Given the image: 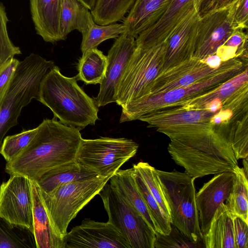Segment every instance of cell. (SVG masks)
I'll list each match as a JSON object with an SVG mask.
<instances>
[{"label": "cell", "instance_id": "obj_1", "mask_svg": "<svg viewBox=\"0 0 248 248\" xmlns=\"http://www.w3.org/2000/svg\"><path fill=\"white\" fill-rule=\"evenodd\" d=\"M156 130L170 139L168 151L172 160L195 179L233 172L238 166L232 147V137L217 130L211 123Z\"/></svg>", "mask_w": 248, "mask_h": 248}, {"label": "cell", "instance_id": "obj_2", "mask_svg": "<svg viewBox=\"0 0 248 248\" xmlns=\"http://www.w3.org/2000/svg\"><path fill=\"white\" fill-rule=\"evenodd\" d=\"M29 145L7 162L5 171L36 181L47 171L75 160L82 137L78 128L65 125L54 116L45 119Z\"/></svg>", "mask_w": 248, "mask_h": 248}, {"label": "cell", "instance_id": "obj_3", "mask_svg": "<svg viewBox=\"0 0 248 248\" xmlns=\"http://www.w3.org/2000/svg\"><path fill=\"white\" fill-rule=\"evenodd\" d=\"M76 77L63 75L55 65L42 78L37 99L52 111L62 124L83 129L94 125L98 108L94 99L78 84Z\"/></svg>", "mask_w": 248, "mask_h": 248}, {"label": "cell", "instance_id": "obj_4", "mask_svg": "<svg viewBox=\"0 0 248 248\" xmlns=\"http://www.w3.org/2000/svg\"><path fill=\"white\" fill-rule=\"evenodd\" d=\"M54 66L53 61L34 53L19 62L0 103V149L5 134L17 124L22 109L37 99L42 78Z\"/></svg>", "mask_w": 248, "mask_h": 248}, {"label": "cell", "instance_id": "obj_5", "mask_svg": "<svg viewBox=\"0 0 248 248\" xmlns=\"http://www.w3.org/2000/svg\"><path fill=\"white\" fill-rule=\"evenodd\" d=\"M158 178L167 202L171 223L193 242H203L194 186L195 179L185 172L157 170Z\"/></svg>", "mask_w": 248, "mask_h": 248}, {"label": "cell", "instance_id": "obj_6", "mask_svg": "<svg viewBox=\"0 0 248 248\" xmlns=\"http://www.w3.org/2000/svg\"><path fill=\"white\" fill-rule=\"evenodd\" d=\"M166 50V40L150 47L136 46L118 88L117 105L122 108L150 94L155 79L163 70Z\"/></svg>", "mask_w": 248, "mask_h": 248}, {"label": "cell", "instance_id": "obj_7", "mask_svg": "<svg viewBox=\"0 0 248 248\" xmlns=\"http://www.w3.org/2000/svg\"><path fill=\"white\" fill-rule=\"evenodd\" d=\"M111 177L93 178L62 185L51 192H41L52 224L62 236L78 213L103 188Z\"/></svg>", "mask_w": 248, "mask_h": 248}, {"label": "cell", "instance_id": "obj_8", "mask_svg": "<svg viewBox=\"0 0 248 248\" xmlns=\"http://www.w3.org/2000/svg\"><path fill=\"white\" fill-rule=\"evenodd\" d=\"M248 66L240 60L231 67L189 86L167 92L150 95L132 102L122 108L120 122L139 120L150 112L177 107L181 103L208 92L238 74Z\"/></svg>", "mask_w": 248, "mask_h": 248}, {"label": "cell", "instance_id": "obj_9", "mask_svg": "<svg viewBox=\"0 0 248 248\" xmlns=\"http://www.w3.org/2000/svg\"><path fill=\"white\" fill-rule=\"evenodd\" d=\"M112 224L130 248H154L155 231L144 217L113 188L106 184L98 194Z\"/></svg>", "mask_w": 248, "mask_h": 248}, {"label": "cell", "instance_id": "obj_10", "mask_svg": "<svg viewBox=\"0 0 248 248\" xmlns=\"http://www.w3.org/2000/svg\"><path fill=\"white\" fill-rule=\"evenodd\" d=\"M139 144L124 138L82 139L75 160L103 177H111L136 154Z\"/></svg>", "mask_w": 248, "mask_h": 248}, {"label": "cell", "instance_id": "obj_11", "mask_svg": "<svg viewBox=\"0 0 248 248\" xmlns=\"http://www.w3.org/2000/svg\"><path fill=\"white\" fill-rule=\"evenodd\" d=\"M31 180L20 175H10L0 186V217L33 233Z\"/></svg>", "mask_w": 248, "mask_h": 248}, {"label": "cell", "instance_id": "obj_12", "mask_svg": "<svg viewBox=\"0 0 248 248\" xmlns=\"http://www.w3.org/2000/svg\"><path fill=\"white\" fill-rule=\"evenodd\" d=\"M237 0L200 17L193 57L202 60L215 54L232 33L238 29L234 19Z\"/></svg>", "mask_w": 248, "mask_h": 248}, {"label": "cell", "instance_id": "obj_13", "mask_svg": "<svg viewBox=\"0 0 248 248\" xmlns=\"http://www.w3.org/2000/svg\"><path fill=\"white\" fill-rule=\"evenodd\" d=\"M240 60L232 58L222 62L218 67H212L193 56L162 71L155 79L149 95L197 83L231 67Z\"/></svg>", "mask_w": 248, "mask_h": 248}, {"label": "cell", "instance_id": "obj_14", "mask_svg": "<svg viewBox=\"0 0 248 248\" xmlns=\"http://www.w3.org/2000/svg\"><path fill=\"white\" fill-rule=\"evenodd\" d=\"M136 47V38L124 32L117 37L109 50L105 77L100 84L97 96L94 98L98 108L116 103L120 82Z\"/></svg>", "mask_w": 248, "mask_h": 248}, {"label": "cell", "instance_id": "obj_15", "mask_svg": "<svg viewBox=\"0 0 248 248\" xmlns=\"http://www.w3.org/2000/svg\"><path fill=\"white\" fill-rule=\"evenodd\" d=\"M64 248H130L120 232L110 222L85 218L63 236Z\"/></svg>", "mask_w": 248, "mask_h": 248}, {"label": "cell", "instance_id": "obj_16", "mask_svg": "<svg viewBox=\"0 0 248 248\" xmlns=\"http://www.w3.org/2000/svg\"><path fill=\"white\" fill-rule=\"evenodd\" d=\"M196 194L200 229L203 235L208 231L219 206L225 203L232 192L235 174L232 171L218 173Z\"/></svg>", "mask_w": 248, "mask_h": 248}, {"label": "cell", "instance_id": "obj_17", "mask_svg": "<svg viewBox=\"0 0 248 248\" xmlns=\"http://www.w3.org/2000/svg\"><path fill=\"white\" fill-rule=\"evenodd\" d=\"M200 18L195 7L166 40L167 50L163 71L193 56Z\"/></svg>", "mask_w": 248, "mask_h": 248}, {"label": "cell", "instance_id": "obj_18", "mask_svg": "<svg viewBox=\"0 0 248 248\" xmlns=\"http://www.w3.org/2000/svg\"><path fill=\"white\" fill-rule=\"evenodd\" d=\"M195 7V0H173L161 17L139 34L136 46L150 47L165 41Z\"/></svg>", "mask_w": 248, "mask_h": 248}, {"label": "cell", "instance_id": "obj_19", "mask_svg": "<svg viewBox=\"0 0 248 248\" xmlns=\"http://www.w3.org/2000/svg\"><path fill=\"white\" fill-rule=\"evenodd\" d=\"M215 113L208 109L173 107L152 111L140 117L139 120L147 123L149 127L157 129L192 124L211 123V117Z\"/></svg>", "mask_w": 248, "mask_h": 248}, {"label": "cell", "instance_id": "obj_20", "mask_svg": "<svg viewBox=\"0 0 248 248\" xmlns=\"http://www.w3.org/2000/svg\"><path fill=\"white\" fill-rule=\"evenodd\" d=\"M62 0H30L31 18L37 34L46 42L62 40L60 16Z\"/></svg>", "mask_w": 248, "mask_h": 248}, {"label": "cell", "instance_id": "obj_21", "mask_svg": "<svg viewBox=\"0 0 248 248\" xmlns=\"http://www.w3.org/2000/svg\"><path fill=\"white\" fill-rule=\"evenodd\" d=\"M31 184L33 235L36 248H64L63 237L56 231L52 224L38 184L34 180H31Z\"/></svg>", "mask_w": 248, "mask_h": 248}, {"label": "cell", "instance_id": "obj_22", "mask_svg": "<svg viewBox=\"0 0 248 248\" xmlns=\"http://www.w3.org/2000/svg\"><path fill=\"white\" fill-rule=\"evenodd\" d=\"M172 0H135L124 20V33L136 38L161 17Z\"/></svg>", "mask_w": 248, "mask_h": 248}, {"label": "cell", "instance_id": "obj_23", "mask_svg": "<svg viewBox=\"0 0 248 248\" xmlns=\"http://www.w3.org/2000/svg\"><path fill=\"white\" fill-rule=\"evenodd\" d=\"M248 73L247 66L241 72L217 87L187 100L177 107L182 106L191 109H204L210 103H218L222 106L242 90L248 87Z\"/></svg>", "mask_w": 248, "mask_h": 248}, {"label": "cell", "instance_id": "obj_24", "mask_svg": "<svg viewBox=\"0 0 248 248\" xmlns=\"http://www.w3.org/2000/svg\"><path fill=\"white\" fill-rule=\"evenodd\" d=\"M203 242L206 248H236L233 214L225 203L217 209Z\"/></svg>", "mask_w": 248, "mask_h": 248}, {"label": "cell", "instance_id": "obj_25", "mask_svg": "<svg viewBox=\"0 0 248 248\" xmlns=\"http://www.w3.org/2000/svg\"><path fill=\"white\" fill-rule=\"evenodd\" d=\"M98 175L96 172L81 166L75 160L47 171L35 181L42 192L48 194L62 185Z\"/></svg>", "mask_w": 248, "mask_h": 248}, {"label": "cell", "instance_id": "obj_26", "mask_svg": "<svg viewBox=\"0 0 248 248\" xmlns=\"http://www.w3.org/2000/svg\"><path fill=\"white\" fill-rule=\"evenodd\" d=\"M109 180L110 185L144 217L155 232L154 223L137 185L133 168L119 169Z\"/></svg>", "mask_w": 248, "mask_h": 248}, {"label": "cell", "instance_id": "obj_27", "mask_svg": "<svg viewBox=\"0 0 248 248\" xmlns=\"http://www.w3.org/2000/svg\"><path fill=\"white\" fill-rule=\"evenodd\" d=\"M92 17L90 10L78 0H62L60 16L62 40L75 30L83 32Z\"/></svg>", "mask_w": 248, "mask_h": 248}, {"label": "cell", "instance_id": "obj_28", "mask_svg": "<svg viewBox=\"0 0 248 248\" xmlns=\"http://www.w3.org/2000/svg\"><path fill=\"white\" fill-rule=\"evenodd\" d=\"M108 65L107 56L97 48L82 53L78 64L77 80L85 84H101L104 79Z\"/></svg>", "mask_w": 248, "mask_h": 248}, {"label": "cell", "instance_id": "obj_29", "mask_svg": "<svg viewBox=\"0 0 248 248\" xmlns=\"http://www.w3.org/2000/svg\"><path fill=\"white\" fill-rule=\"evenodd\" d=\"M135 0H97L91 11L94 22L100 25L116 23L123 19Z\"/></svg>", "mask_w": 248, "mask_h": 248}, {"label": "cell", "instance_id": "obj_30", "mask_svg": "<svg viewBox=\"0 0 248 248\" xmlns=\"http://www.w3.org/2000/svg\"><path fill=\"white\" fill-rule=\"evenodd\" d=\"M125 31L123 23H116L107 25L96 24L93 17L89 21L88 28L82 32L80 49L82 53L87 50L97 48L103 41L112 38H116Z\"/></svg>", "mask_w": 248, "mask_h": 248}, {"label": "cell", "instance_id": "obj_31", "mask_svg": "<svg viewBox=\"0 0 248 248\" xmlns=\"http://www.w3.org/2000/svg\"><path fill=\"white\" fill-rule=\"evenodd\" d=\"M233 187L225 204L234 215L248 223V181L242 168L237 166L233 171Z\"/></svg>", "mask_w": 248, "mask_h": 248}, {"label": "cell", "instance_id": "obj_32", "mask_svg": "<svg viewBox=\"0 0 248 248\" xmlns=\"http://www.w3.org/2000/svg\"><path fill=\"white\" fill-rule=\"evenodd\" d=\"M36 248L33 233L0 217V248Z\"/></svg>", "mask_w": 248, "mask_h": 248}, {"label": "cell", "instance_id": "obj_33", "mask_svg": "<svg viewBox=\"0 0 248 248\" xmlns=\"http://www.w3.org/2000/svg\"><path fill=\"white\" fill-rule=\"evenodd\" d=\"M132 168L137 185L154 223L155 232L164 234H169L171 230V222L162 213L140 172L134 167Z\"/></svg>", "mask_w": 248, "mask_h": 248}, {"label": "cell", "instance_id": "obj_34", "mask_svg": "<svg viewBox=\"0 0 248 248\" xmlns=\"http://www.w3.org/2000/svg\"><path fill=\"white\" fill-rule=\"evenodd\" d=\"M133 167L140 172L162 213L171 222L169 208L155 171V168L144 162H140Z\"/></svg>", "mask_w": 248, "mask_h": 248}, {"label": "cell", "instance_id": "obj_35", "mask_svg": "<svg viewBox=\"0 0 248 248\" xmlns=\"http://www.w3.org/2000/svg\"><path fill=\"white\" fill-rule=\"evenodd\" d=\"M38 131L37 127L3 139L0 154L7 162L16 157L29 145Z\"/></svg>", "mask_w": 248, "mask_h": 248}, {"label": "cell", "instance_id": "obj_36", "mask_svg": "<svg viewBox=\"0 0 248 248\" xmlns=\"http://www.w3.org/2000/svg\"><path fill=\"white\" fill-rule=\"evenodd\" d=\"M154 248H205L203 242H193L190 241L175 226L171 224V230L168 234L155 232Z\"/></svg>", "mask_w": 248, "mask_h": 248}, {"label": "cell", "instance_id": "obj_37", "mask_svg": "<svg viewBox=\"0 0 248 248\" xmlns=\"http://www.w3.org/2000/svg\"><path fill=\"white\" fill-rule=\"evenodd\" d=\"M232 147L236 159L248 156V111L243 113L232 127Z\"/></svg>", "mask_w": 248, "mask_h": 248}, {"label": "cell", "instance_id": "obj_38", "mask_svg": "<svg viewBox=\"0 0 248 248\" xmlns=\"http://www.w3.org/2000/svg\"><path fill=\"white\" fill-rule=\"evenodd\" d=\"M8 21L5 8L0 4V67L15 55L21 54L20 48L15 46L9 38L7 29Z\"/></svg>", "mask_w": 248, "mask_h": 248}, {"label": "cell", "instance_id": "obj_39", "mask_svg": "<svg viewBox=\"0 0 248 248\" xmlns=\"http://www.w3.org/2000/svg\"><path fill=\"white\" fill-rule=\"evenodd\" d=\"M19 62L14 57L0 67V103L7 92Z\"/></svg>", "mask_w": 248, "mask_h": 248}, {"label": "cell", "instance_id": "obj_40", "mask_svg": "<svg viewBox=\"0 0 248 248\" xmlns=\"http://www.w3.org/2000/svg\"><path fill=\"white\" fill-rule=\"evenodd\" d=\"M233 219L236 248H248V223L234 215Z\"/></svg>", "mask_w": 248, "mask_h": 248}, {"label": "cell", "instance_id": "obj_41", "mask_svg": "<svg viewBox=\"0 0 248 248\" xmlns=\"http://www.w3.org/2000/svg\"><path fill=\"white\" fill-rule=\"evenodd\" d=\"M235 21L239 29L248 28V0H237L235 14Z\"/></svg>", "mask_w": 248, "mask_h": 248}, {"label": "cell", "instance_id": "obj_42", "mask_svg": "<svg viewBox=\"0 0 248 248\" xmlns=\"http://www.w3.org/2000/svg\"><path fill=\"white\" fill-rule=\"evenodd\" d=\"M215 0H195V7L200 17L208 13Z\"/></svg>", "mask_w": 248, "mask_h": 248}, {"label": "cell", "instance_id": "obj_43", "mask_svg": "<svg viewBox=\"0 0 248 248\" xmlns=\"http://www.w3.org/2000/svg\"><path fill=\"white\" fill-rule=\"evenodd\" d=\"M236 0H215L209 12L228 6Z\"/></svg>", "mask_w": 248, "mask_h": 248}, {"label": "cell", "instance_id": "obj_44", "mask_svg": "<svg viewBox=\"0 0 248 248\" xmlns=\"http://www.w3.org/2000/svg\"><path fill=\"white\" fill-rule=\"evenodd\" d=\"M90 11H92L94 7L97 0H78Z\"/></svg>", "mask_w": 248, "mask_h": 248}, {"label": "cell", "instance_id": "obj_45", "mask_svg": "<svg viewBox=\"0 0 248 248\" xmlns=\"http://www.w3.org/2000/svg\"><path fill=\"white\" fill-rule=\"evenodd\" d=\"M243 168H242L243 170L247 177H248V157L243 159Z\"/></svg>", "mask_w": 248, "mask_h": 248}]
</instances>
